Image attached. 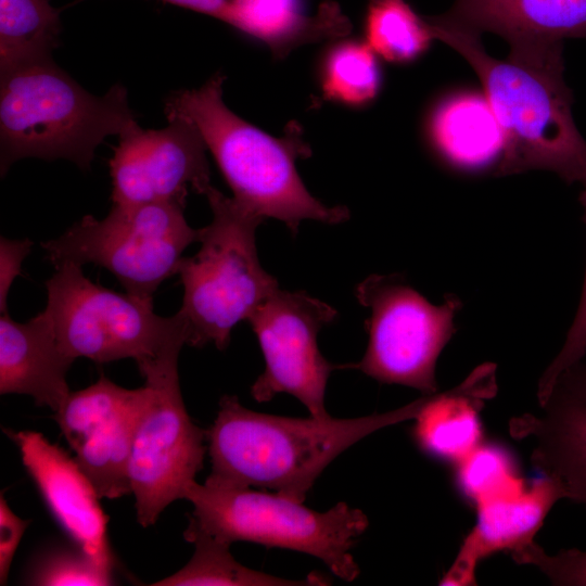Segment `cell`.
<instances>
[{"mask_svg": "<svg viewBox=\"0 0 586 586\" xmlns=\"http://www.w3.org/2000/svg\"><path fill=\"white\" fill-rule=\"evenodd\" d=\"M428 396L387 412L339 419L256 412L224 395L206 430L212 470L204 483L271 489L304 502L339 455L382 428L416 419Z\"/></svg>", "mask_w": 586, "mask_h": 586, "instance_id": "6da1fadb", "label": "cell"}, {"mask_svg": "<svg viewBox=\"0 0 586 586\" xmlns=\"http://www.w3.org/2000/svg\"><path fill=\"white\" fill-rule=\"evenodd\" d=\"M432 30L473 68L499 123L504 150L496 176L543 169L585 186L586 141L574 123L564 64L534 67L500 61L479 37Z\"/></svg>", "mask_w": 586, "mask_h": 586, "instance_id": "7a4b0ae2", "label": "cell"}, {"mask_svg": "<svg viewBox=\"0 0 586 586\" xmlns=\"http://www.w3.org/2000/svg\"><path fill=\"white\" fill-rule=\"evenodd\" d=\"M137 126L120 84L94 95L52 59L0 74L1 175L25 157L66 158L87 170L106 137Z\"/></svg>", "mask_w": 586, "mask_h": 586, "instance_id": "3957f363", "label": "cell"}, {"mask_svg": "<svg viewBox=\"0 0 586 586\" xmlns=\"http://www.w3.org/2000/svg\"><path fill=\"white\" fill-rule=\"evenodd\" d=\"M222 82L216 74L198 89L176 91L164 110L166 116L194 124L237 203L263 219L283 221L293 234L306 219L330 225L347 220L345 207L323 205L304 186L295 167L301 150L260 131L226 106Z\"/></svg>", "mask_w": 586, "mask_h": 586, "instance_id": "277c9868", "label": "cell"}, {"mask_svg": "<svg viewBox=\"0 0 586 586\" xmlns=\"http://www.w3.org/2000/svg\"><path fill=\"white\" fill-rule=\"evenodd\" d=\"M204 194L213 219L199 229L198 253L180 260L177 273L183 298L179 313L188 324V345L213 343L224 351L233 328L247 320L279 284L257 255L255 233L264 219L212 186Z\"/></svg>", "mask_w": 586, "mask_h": 586, "instance_id": "5b68a950", "label": "cell"}, {"mask_svg": "<svg viewBox=\"0 0 586 586\" xmlns=\"http://www.w3.org/2000/svg\"><path fill=\"white\" fill-rule=\"evenodd\" d=\"M184 499L193 505L190 521L220 542H250L307 553L346 582L360 573L351 549L369 522L361 510L346 502L320 512L276 492L195 480L188 485Z\"/></svg>", "mask_w": 586, "mask_h": 586, "instance_id": "8992f818", "label": "cell"}, {"mask_svg": "<svg viewBox=\"0 0 586 586\" xmlns=\"http://www.w3.org/2000/svg\"><path fill=\"white\" fill-rule=\"evenodd\" d=\"M47 281L44 311L62 349L99 364L132 358L137 365L181 349L188 324L178 311L161 317L153 303L89 280L81 266L64 264Z\"/></svg>", "mask_w": 586, "mask_h": 586, "instance_id": "52a82bcc", "label": "cell"}, {"mask_svg": "<svg viewBox=\"0 0 586 586\" xmlns=\"http://www.w3.org/2000/svg\"><path fill=\"white\" fill-rule=\"evenodd\" d=\"M183 208L175 202L113 204L103 219L87 215L40 245L55 267L92 263L129 295L153 303L158 286L178 272L183 251L198 241L199 229L188 225Z\"/></svg>", "mask_w": 586, "mask_h": 586, "instance_id": "ba28073f", "label": "cell"}, {"mask_svg": "<svg viewBox=\"0 0 586 586\" xmlns=\"http://www.w3.org/2000/svg\"><path fill=\"white\" fill-rule=\"evenodd\" d=\"M355 295L369 309L368 346L360 361L340 369H356L423 395L437 392L436 361L456 331L461 300L447 294L443 303L432 304L398 275H371L356 286Z\"/></svg>", "mask_w": 586, "mask_h": 586, "instance_id": "9c48e42d", "label": "cell"}, {"mask_svg": "<svg viewBox=\"0 0 586 586\" xmlns=\"http://www.w3.org/2000/svg\"><path fill=\"white\" fill-rule=\"evenodd\" d=\"M180 349L138 365L149 400L132 443L128 473L137 520L154 524L173 501L184 498L202 470L206 430L188 415L179 385Z\"/></svg>", "mask_w": 586, "mask_h": 586, "instance_id": "30bf717a", "label": "cell"}, {"mask_svg": "<svg viewBox=\"0 0 586 586\" xmlns=\"http://www.w3.org/2000/svg\"><path fill=\"white\" fill-rule=\"evenodd\" d=\"M337 316L335 308L305 292L278 289L246 320L255 333L265 369L251 386L258 403L286 393L298 399L310 416L327 418L324 395L332 371L318 346V334Z\"/></svg>", "mask_w": 586, "mask_h": 586, "instance_id": "8fae6325", "label": "cell"}, {"mask_svg": "<svg viewBox=\"0 0 586 586\" xmlns=\"http://www.w3.org/2000/svg\"><path fill=\"white\" fill-rule=\"evenodd\" d=\"M149 394L145 384L129 390L101 375L90 386L71 392L53 415L100 498L131 493L129 459Z\"/></svg>", "mask_w": 586, "mask_h": 586, "instance_id": "7c38bea8", "label": "cell"}, {"mask_svg": "<svg viewBox=\"0 0 586 586\" xmlns=\"http://www.w3.org/2000/svg\"><path fill=\"white\" fill-rule=\"evenodd\" d=\"M162 129H135L118 137L109 162L114 205L175 202L204 194L209 182L207 146L193 123L167 116Z\"/></svg>", "mask_w": 586, "mask_h": 586, "instance_id": "4fadbf2b", "label": "cell"}, {"mask_svg": "<svg viewBox=\"0 0 586 586\" xmlns=\"http://www.w3.org/2000/svg\"><path fill=\"white\" fill-rule=\"evenodd\" d=\"M425 18L440 30L496 34L509 44L508 60L534 67L564 64L563 41L586 37V0H453Z\"/></svg>", "mask_w": 586, "mask_h": 586, "instance_id": "5bb4252c", "label": "cell"}, {"mask_svg": "<svg viewBox=\"0 0 586 586\" xmlns=\"http://www.w3.org/2000/svg\"><path fill=\"white\" fill-rule=\"evenodd\" d=\"M20 449L22 462L56 522L77 547L101 568L112 571L109 517L100 496L75 458L41 433L4 430Z\"/></svg>", "mask_w": 586, "mask_h": 586, "instance_id": "9a60e30c", "label": "cell"}, {"mask_svg": "<svg viewBox=\"0 0 586 586\" xmlns=\"http://www.w3.org/2000/svg\"><path fill=\"white\" fill-rule=\"evenodd\" d=\"M564 498L561 486L543 476L530 488L518 485L475 502L476 523L441 585H475V569L485 557L534 540L552 505Z\"/></svg>", "mask_w": 586, "mask_h": 586, "instance_id": "2e32d148", "label": "cell"}, {"mask_svg": "<svg viewBox=\"0 0 586 586\" xmlns=\"http://www.w3.org/2000/svg\"><path fill=\"white\" fill-rule=\"evenodd\" d=\"M75 359L60 346L46 311L26 322L0 318V394H25L58 411L71 391L66 381Z\"/></svg>", "mask_w": 586, "mask_h": 586, "instance_id": "e0dca14e", "label": "cell"}, {"mask_svg": "<svg viewBox=\"0 0 586 586\" xmlns=\"http://www.w3.org/2000/svg\"><path fill=\"white\" fill-rule=\"evenodd\" d=\"M540 407V416L513 418L510 434L533 438V464L561 486L564 498L586 506V405L551 394Z\"/></svg>", "mask_w": 586, "mask_h": 586, "instance_id": "ac0fdd59", "label": "cell"}, {"mask_svg": "<svg viewBox=\"0 0 586 586\" xmlns=\"http://www.w3.org/2000/svg\"><path fill=\"white\" fill-rule=\"evenodd\" d=\"M496 391V366L486 362L455 387L429 394L416 417L413 441L434 458L459 462L481 444L479 411Z\"/></svg>", "mask_w": 586, "mask_h": 586, "instance_id": "d6986e66", "label": "cell"}, {"mask_svg": "<svg viewBox=\"0 0 586 586\" xmlns=\"http://www.w3.org/2000/svg\"><path fill=\"white\" fill-rule=\"evenodd\" d=\"M431 130L440 153L456 167L482 169L500 161L504 136L485 95L463 92L445 100Z\"/></svg>", "mask_w": 586, "mask_h": 586, "instance_id": "ffe728a7", "label": "cell"}, {"mask_svg": "<svg viewBox=\"0 0 586 586\" xmlns=\"http://www.w3.org/2000/svg\"><path fill=\"white\" fill-rule=\"evenodd\" d=\"M186 540L194 545L190 561L178 572L165 577L154 586H293L328 585V578L309 574L303 579H286L255 571L235 561L229 544L220 542L192 521L184 531Z\"/></svg>", "mask_w": 586, "mask_h": 586, "instance_id": "44dd1931", "label": "cell"}, {"mask_svg": "<svg viewBox=\"0 0 586 586\" xmlns=\"http://www.w3.org/2000/svg\"><path fill=\"white\" fill-rule=\"evenodd\" d=\"M60 31L50 0H0V74L52 59Z\"/></svg>", "mask_w": 586, "mask_h": 586, "instance_id": "7402d4cb", "label": "cell"}, {"mask_svg": "<svg viewBox=\"0 0 586 586\" xmlns=\"http://www.w3.org/2000/svg\"><path fill=\"white\" fill-rule=\"evenodd\" d=\"M368 46L390 62H408L434 40L432 27L406 0H369L366 16Z\"/></svg>", "mask_w": 586, "mask_h": 586, "instance_id": "603a6c76", "label": "cell"}, {"mask_svg": "<svg viewBox=\"0 0 586 586\" xmlns=\"http://www.w3.org/2000/svg\"><path fill=\"white\" fill-rule=\"evenodd\" d=\"M379 87L380 69L368 43L344 42L329 53L323 74L329 98L359 105L372 100Z\"/></svg>", "mask_w": 586, "mask_h": 586, "instance_id": "cb8c5ba5", "label": "cell"}, {"mask_svg": "<svg viewBox=\"0 0 586 586\" xmlns=\"http://www.w3.org/2000/svg\"><path fill=\"white\" fill-rule=\"evenodd\" d=\"M225 22L271 44L296 38L314 23L300 0H233Z\"/></svg>", "mask_w": 586, "mask_h": 586, "instance_id": "d4e9b609", "label": "cell"}, {"mask_svg": "<svg viewBox=\"0 0 586 586\" xmlns=\"http://www.w3.org/2000/svg\"><path fill=\"white\" fill-rule=\"evenodd\" d=\"M456 482L463 495L477 500L513 487L522 482L517 476L510 454L497 445H479L457 462Z\"/></svg>", "mask_w": 586, "mask_h": 586, "instance_id": "484cf974", "label": "cell"}, {"mask_svg": "<svg viewBox=\"0 0 586 586\" xmlns=\"http://www.w3.org/2000/svg\"><path fill=\"white\" fill-rule=\"evenodd\" d=\"M34 585H112V571L98 565L77 547L76 550H58L44 557L34 569Z\"/></svg>", "mask_w": 586, "mask_h": 586, "instance_id": "4316f807", "label": "cell"}, {"mask_svg": "<svg viewBox=\"0 0 586 586\" xmlns=\"http://www.w3.org/2000/svg\"><path fill=\"white\" fill-rule=\"evenodd\" d=\"M511 556L519 564L538 568L553 585L586 586V551L565 549L551 556L531 540L511 550Z\"/></svg>", "mask_w": 586, "mask_h": 586, "instance_id": "83f0119b", "label": "cell"}, {"mask_svg": "<svg viewBox=\"0 0 586 586\" xmlns=\"http://www.w3.org/2000/svg\"><path fill=\"white\" fill-rule=\"evenodd\" d=\"M579 202L584 207V220L586 222V184L579 195ZM586 356V273L581 294L579 304L569 329L562 348L545 370L537 386V397L539 405L548 399L551 390L559 375L583 360Z\"/></svg>", "mask_w": 586, "mask_h": 586, "instance_id": "f1b7e54d", "label": "cell"}, {"mask_svg": "<svg viewBox=\"0 0 586 586\" xmlns=\"http://www.w3.org/2000/svg\"><path fill=\"white\" fill-rule=\"evenodd\" d=\"M28 520L18 518L8 506L4 496H0V582L8 579L11 563L22 536L29 525Z\"/></svg>", "mask_w": 586, "mask_h": 586, "instance_id": "f546056e", "label": "cell"}, {"mask_svg": "<svg viewBox=\"0 0 586 586\" xmlns=\"http://www.w3.org/2000/svg\"><path fill=\"white\" fill-rule=\"evenodd\" d=\"M33 242L28 239L0 241V310L7 313V301L14 279L21 275L22 263L30 252Z\"/></svg>", "mask_w": 586, "mask_h": 586, "instance_id": "4dcf8cb0", "label": "cell"}, {"mask_svg": "<svg viewBox=\"0 0 586 586\" xmlns=\"http://www.w3.org/2000/svg\"><path fill=\"white\" fill-rule=\"evenodd\" d=\"M551 394L586 405V362L581 360L563 371L557 379Z\"/></svg>", "mask_w": 586, "mask_h": 586, "instance_id": "1f68e13d", "label": "cell"}, {"mask_svg": "<svg viewBox=\"0 0 586 586\" xmlns=\"http://www.w3.org/2000/svg\"><path fill=\"white\" fill-rule=\"evenodd\" d=\"M166 3L208 14L225 22L233 0H161Z\"/></svg>", "mask_w": 586, "mask_h": 586, "instance_id": "d6a6232c", "label": "cell"}]
</instances>
